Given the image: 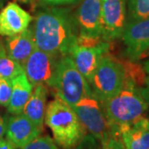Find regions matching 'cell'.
I'll list each match as a JSON object with an SVG mask.
<instances>
[{"mask_svg":"<svg viewBox=\"0 0 149 149\" xmlns=\"http://www.w3.org/2000/svg\"><path fill=\"white\" fill-rule=\"evenodd\" d=\"M59 60L57 56L36 48L22 65L23 71L32 86H53Z\"/></svg>","mask_w":149,"mask_h":149,"instance_id":"52a82bcc","label":"cell"},{"mask_svg":"<svg viewBox=\"0 0 149 149\" xmlns=\"http://www.w3.org/2000/svg\"><path fill=\"white\" fill-rule=\"evenodd\" d=\"M125 80L126 71L121 61L104 56L89 84L94 95L103 103L122 89Z\"/></svg>","mask_w":149,"mask_h":149,"instance_id":"5b68a950","label":"cell"},{"mask_svg":"<svg viewBox=\"0 0 149 149\" xmlns=\"http://www.w3.org/2000/svg\"><path fill=\"white\" fill-rule=\"evenodd\" d=\"M44 120L54 141L62 148L74 149L86 136L85 128L74 109L58 97L48 104Z\"/></svg>","mask_w":149,"mask_h":149,"instance_id":"3957f363","label":"cell"},{"mask_svg":"<svg viewBox=\"0 0 149 149\" xmlns=\"http://www.w3.org/2000/svg\"><path fill=\"white\" fill-rule=\"evenodd\" d=\"M32 29L37 47L55 56H65L76 41L75 25L65 10L40 12Z\"/></svg>","mask_w":149,"mask_h":149,"instance_id":"6da1fadb","label":"cell"},{"mask_svg":"<svg viewBox=\"0 0 149 149\" xmlns=\"http://www.w3.org/2000/svg\"><path fill=\"white\" fill-rule=\"evenodd\" d=\"M12 95L11 80L1 78L0 80V105L7 106Z\"/></svg>","mask_w":149,"mask_h":149,"instance_id":"44dd1931","label":"cell"},{"mask_svg":"<svg viewBox=\"0 0 149 149\" xmlns=\"http://www.w3.org/2000/svg\"><path fill=\"white\" fill-rule=\"evenodd\" d=\"M42 1L49 4H65V3H73L76 0H42Z\"/></svg>","mask_w":149,"mask_h":149,"instance_id":"484cf974","label":"cell"},{"mask_svg":"<svg viewBox=\"0 0 149 149\" xmlns=\"http://www.w3.org/2000/svg\"><path fill=\"white\" fill-rule=\"evenodd\" d=\"M109 49V43L103 41L95 46H82L74 43L69 53L75 66L90 83L100 60Z\"/></svg>","mask_w":149,"mask_h":149,"instance_id":"30bf717a","label":"cell"},{"mask_svg":"<svg viewBox=\"0 0 149 149\" xmlns=\"http://www.w3.org/2000/svg\"><path fill=\"white\" fill-rule=\"evenodd\" d=\"M33 88L32 95L30 96L22 113L32 120L38 127L42 128L47 108V89L46 86L41 85L34 86Z\"/></svg>","mask_w":149,"mask_h":149,"instance_id":"e0dca14e","label":"cell"},{"mask_svg":"<svg viewBox=\"0 0 149 149\" xmlns=\"http://www.w3.org/2000/svg\"><path fill=\"white\" fill-rule=\"evenodd\" d=\"M71 108L85 129L98 141L101 143L110 136L102 103L92 91Z\"/></svg>","mask_w":149,"mask_h":149,"instance_id":"8992f818","label":"cell"},{"mask_svg":"<svg viewBox=\"0 0 149 149\" xmlns=\"http://www.w3.org/2000/svg\"><path fill=\"white\" fill-rule=\"evenodd\" d=\"M128 8L133 20L149 17V0H128Z\"/></svg>","mask_w":149,"mask_h":149,"instance_id":"d6986e66","label":"cell"},{"mask_svg":"<svg viewBox=\"0 0 149 149\" xmlns=\"http://www.w3.org/2000/svg\"><path fill=\"white\" fill-rule=\"evenodd\" d=\"M19 149H60L53 139L48 136H39Z\"/></svg>","mask_w":149,"mask_h":149,"instance_id":"ffe728a7","label":"cell"},{"mask_svg":"<svg viewBox=\"0 0 149 149\" xmlns=\"http://www.w3.org/2000/svg\"><path fill=\"white\" fill-rule=\"evenodd\" d=\"M148 102L146 91L126 76L122 89L102 103L110 136L120 139L124 128L143 117Z\"/></svg>","mask_w":149,"mask_h":149,"instance_id":"7a4b0ae2","label":"cell"},{"mask_svg":"<svg viewBox=\"0 0 149 149\" xmlns=\"http://www.w3.org/2000/svg\"><path fill=\"white\" fill-rule=\"evenodd\" d=\"M23 68L18 62L10 58L7 54L0 56V77L6 80H13L18 74L23 73Z\"/></svg>","mask_w":149,"mask_h":149,"instance_id":"ac0fdd59","label":"cell"},{"mask_svg":"<svg viewBox=\"0 0 149 149\" xmlns=\"http://www.w3.org/2000/svg\"><path fill=\"white\" fill-rule=\"evenodd\" d=\"M42 128L24 114H15L7 121V140L14 148H21L39 137Z\"/></svg>","mask_w":149,"mask_h":149,"instance_id":"7c38bea8","label":"cell"},{"mask_svg":"<svg viewBox=\"0 0 149 149\" xmlns=\"http://www.w3.org/2000/svg\"><path fill=\"white\" fill-rule=\"evenodd\" d=\"M3 4V0H0V9L2 8Z\"/></svg>","mask_w":149,"mask_h":149,"instance_id":"f1b7e54d","label":"cell"},{"mask_svg":"<svg viewBox=\"0 0 149 149\" xmlns=\"http://www.w3.org/2000/svg\"><path fill=\"white\" fill-rule=\"evenodd\" d=\"M143 68L144 70H145V73H146V94H147V96H148V100L149 101V60L145 61V63L143 65Z\"/></svg>","mask_w":149,"mask_h":149,"instance_id":"cb8c5ba5","label":"cell"},{"mask_svg":"<svg viewBox=\"0 0 149 149\" xmlns=\"http://www.w3.org/2000/svg\"><path fill=\"white\" fill-rule=\"evenodd\" d=\"M7 128V121L5 118L0 115V139H3V135L6 133Z\"/></svg>","mask_w":149,"mask_h":149,"instance_id":"d4e9b609","label":"cell"},{"mask_svg":"<svg viewBox=\"0 0 149 149\" xmlns=\"http://www.w3.org/2000/svg\"><path fill=\"white\" fill-rule=\"evenodd\" d=\"M37 47L32 29H26L17 35L8 37L5 50L7 56L22 65L26 62L30 55Z\"/></svg>","mask_w":149,"mask_h":149,"instance_id":"5bb4252c","label":"cell"},{"mask_svg":"<svg viewBox=\"0 0 149 149\" xmlns=\"http://www.w3.org/2000/svg\"><path fill=\"white\" fill-rule=\"evenodd\" d=\"M120 139L125 149H149V120L140 118L123 130Z\"/></svg>","mask_w":149,"mask_h":149,"instance_id":"9a60e30c","label":"cell"},{"mask_svg":"<svg viewBox=\"0 0 149 149\" xmlns=\"http://www.w3.org/2000/svg\"><path fill=\"white\" fill-rule=\"evenodd\" d=\"M97 141L98 140L95 139L92 135L91 137L85 136L83 141L74 149H102L101 146Z\"/></svg>","mask_w":149,"mask_h":149,"instance_id":"603a6c76","label":"cell"},{"mask_svg":"<svg viewBox=\"0 0 149 149\" xmlns=\"http://www.w3.org/2000/svg\"><path fill=\"white\" fill-rule=\"evenodd\" d=\"M102 149H125L120 139H116L109 136L104 141L101 142Z\"/></svg>","mask_w":149,"mask_h":149,"instance_id":"7402d4cb","label":"cell"},{"mask_svg":"<svg viewBox=\"0 0 149 149\" xmlns=\"http://www.w3.org/2000/svg\"><path fill=\"white\" fill-rule=\"evenodd\" d=\"M126 27L124 0H103L101 9L102 38L109 42L123 35Z\"/></svg>","mask_w":149,"mask_h":149,"instance_id":"ba28073f","label":"cell"},{"mask_svg":"<svg viewBox=\"0 0 149 149\" xmlns=\"http://www.w3.org/2000/svg\"><path fill=\"white\" fill-rule=\"evenodd\" d=\"M102 1L81 0L76 15L80 36L102 37Z\"/></svg>","mask_w":149,"mask_h":149,"instance_id":"8fae6325","label":"cell"},{"mask_svg":"<svg viewBox=\"0 0 149 149\" xmlns=\"http://www.w3.org/2000/svg\"><path fill=\"white\" fill-rule=\"evenodd\" d=\"M0 149H14V147L7 140L0 139Z\"/></svg>","mask_w":149,"mask_h":149,"instance_id":"4316f807","label":"cell"},{"mask_svg":"<svg viewBox=\"0 0 149 149\" xmlns=\"http://www.w3.org/2000/svg\"><path fill=\"white\" fill-rule=\"evenodd\" d=\"M32 16L15 3H9L0 11V35L12 37L28 28Z\"/></svg>","mask_w":149,"mask_h":149,"instance_id":"4fadbf2b","label":"cell"},{"mask_svg":"<svg viewBox=\"0 0 149 149\" xmlns=\"http://www.w3.org/2000/svg\"><path fill=\"white\" fill-rule=\"evenodd\" d=\"M6 54V50H5V46L3 45V43L2 42V41L0 40V56Z\"/></svg>","mask_w":149,"mask_h":149,"instance_id":"83f0119b","label":"cell"},{"mask_svg":"<svg viewBox=\"0 0 149 149\" xmlns=\"http://www.w3.org/2000/svg\"><path fill=\"white\" fill-rule=\"evenodd\" d=\"M52 88L57 97L70 107L92 91L89 82L66 55L59 60Z\"/></svg>","mask_w":149,"mask_h":149,"instance_id":"277c9868","label":"cell"},{"mask_svg":"<svg viewBox=\"0 0 149 149\" xmlns=\"http://www.w3.org/2000/svg\"><path fill=\"white\" fill-rule=\"evenodd\" d=\"M11 83L12 95L9 103L7 105L8 111L13 115L20 114L32 95L33 86L24 72L11 80Z\"/></svg>","mask_w":149,"mask_h":149,"instance_id":"2e32d148","label":"cell"},{"mask_svg":"<svg viewBox=\"0 0 149 149\" xmlns=\"http://www.w3.org/2000/svg\"><path fill=\"white\" fill-rule=\"evenodd\" d=\"M122 37L128 58L133 61L143 58L149 51V17L126 24Z\"/></svg>","mask_w":149,"mask_h":149,"instance_id":"9c48e42d","label":"cell"}]
</instances>
